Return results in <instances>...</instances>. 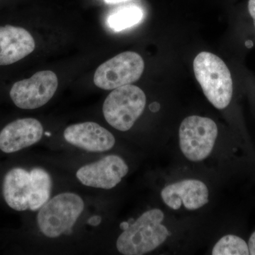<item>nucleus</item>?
Returning <instances> with one entry per match:
<instances>
[{
    "mask_svg": "<svg viewBox=\"0 0 255 255\" xmlns=\"http://www.w3.org/2000/svg\"><path fill=\"white\" fill-rule=\"evenodd\" d=\"M31 192L29 209L36 211L49 200L51 194L52 180L50 174L45 169L36 167L30 172Z\"/></svg>",
    "mask_w": 255,
    "mask_h": 255,
    "instance_id": "14",
    "label": "nucleus"
},
{
    "mask_svg": "<svg viewBox=\"0 0 255 255\" xmlns=\"http://www.w3.org/2000/svg\"><path fill=\"white\" fill-rule=\"evenodd\" d=\"M104 1H105L106 4H115L128 1V0H104Z\"/></svg>",
    "mask_w": 255,
    "mask_h": 255,
    "instance_id": "20",
    "label": "nucleus"
},
{
    "mask_svg": "<svg viewBox=\"0 0 255 255\" xmlns=\"http://www.w3.org/2000/svg\"><path fill=\"white\" fill-rule=\"evenodd\" d=\"M43 128L36 119H18L6 125L0 132V150L12 153L41 140Z\"/></svg>",
    "mask_w": 255,
    "mask_h": 255,
    "instance_id": "11",
    "label": "nucleus"
},
{
    "mask_svg": "<svg viewBox=\"0 0 255 255\" xmlns=\"http://www.w3.org/2000/svg\"><path fill=\"white\" fill-rule=\"evenodd\" d=\"M144 68L145 63L138 53L124 52L97 69L94 82L102 90H113L137 81L142 76Z\"/></svg>",
    "mask_w": 255,
    "mask_h": 255,
    "instance_id": "6",
    "label": "nucleus"
},
{
    "mask_svg": "<svg viewBox=\"0 0 255 255\" xmlns=\"http://www.w3.org/2000/svg\"><path fill=\"white\" fill-rule=\"evenodd\" d=\"M102 221V219L100 216H93V217L90 218V220L88 221L89 224L91 225V226H98L99 224Z\"/></svg>",
    "mask_w": 255,
    "mask_h": 255,
    "instance_id": "19",
    "label": "nucleus"
},
{
    "mask_svg": "<svg viewBox=\"0 0 255 255\" xmlns=\"http://www.w3.org/2000/svg\"><path fill=\"white\" fill-rule=\"evenodd\" d=\"M63 136L69 143L89 152L110 150L116 142L112 132L95 122L69 126L64 130Z\"/></svg>",
    "mask_w": 255,
    "mask_h": 255,
    "instance_id": "10",
    "label": "nucleus"
},
{
    "mask_svg": "<svg viewBox=\"0 0 255 255\" xmlns=\"http://www.w3.org/2000/svg\"><path fill=\"white\" fill-rule=\"evenodd\" d=\"M146 101L145 94L135 85L114 89L104 102V117L114 128L127 131L143 113Z\"/></svg>",
    "mask_w": 255,
    "mask_h": 255,
    "instance_id": "4",
    "label": "nucleus"
},
{
    "mask_svg": "<svg viewBox=\"0 0 255 255\" xmlns=\"http://www.w3.org/2000/svg\"><path fill=\"white\" fill-rule=\"evenodd\" d=\"M143 11L135 5L122 6L116 10L107 18L109 27L115 31H121L132 27L142 21Z\"/></svg>",
    "mask_w": 255,
    "mask_h": 255,
    "instance_id": "15",
    "label": "nucleus"
},
{
    "mask_svg": "<svg viewBox=\"0 0 255 255\" xmlns=\"http://www.w3.org/2000/svg\"><path fill=\"white\" fill-rule=\"evenodd\" d=\"M31 33L21 27L0 26V66L11 65L31 54L35 49Z\"/></svg>",
    "mask_w": 255,
    "mask_h": 255,
    "instance_id": "12",
    "label": "nucleus"
},
{
    "mask_svg": "<svg viewBox=\"0 0 255 255\" xmlns=\"http://www.w3.org/2000/svg\"><path fill=\"white\" fill-rule=\"evenodd\" d=\"M218 127L207 117L190 116L184 119L179 127V147L183 155L191 162L207 158L218 137Z\"/></svg>",
    "mask_w": 255,
    "mask_h": 255,
    "instance_id": "5",
    "label": "nucleus"
},
{
    "mask_svg": "<svg viewBox=\"0 0 255 255\" xmlns=\"http://www.w3.org/2000/svg\"><path fill=\"white\" fill-rule=\"evenodd\" d=\"M128 166L120 156H106L78 169V180L87 187L111 189L117 187L128 172Z\"/></svg>",
    "mask_w": 255,
    "mask_h": 255,
    "instance_id": "8",
    "label": "nucleus"
},
{
    "mask_svg": "<svg viewBox=\"0 0 255 255\" xmlns=\"http://www.w3.org/2000/svg\"><path fill=\"white\" fill-rule=\"evenodd\" d=\"M248 245L250 255H255V231L251 235Z\"/></svg>",
    "mask_w": 255,
    "mask_h": 255,
    "instance_id": "17",
    "label": "nucleus"
},
{
    "mask_svg": "<svg viewBox=\"0 0 255 255\" xmlns=\"http://www.w3.org/2000/svg\"><path fill=\"white\" fill-rule=\"evenodd\" d=\"M85 209L81 197L74 193H63L47 201L38 212L37 223L46 237L55 238L71 232Z\"/></svg>",
    "mask_w": 255,
    "mask_h": 255,
    "instance_id": "3",
    "label": "nucleus"
},
{
    "mask_svg": "<svg viewBox=\"0 0 255 255\" xmlns=\"http://www.w3.org/2000/svg\"><path fill=\"white\" fill-rule=\"evenodd\" d=\"M58 86L56 74L43 70L29 79L16 82L10 90V97L18 108L36 110L51 100Z\"/></svg>",
    "mask_w": 255,
    "mask_h": 255,
    "instance_id": "7",
    "label": "nucleus"
},
{
    "mask_svg": "<svg viewBox=\"0 0 255 255\" xmlns=\"http://www.w3.org/2000/svg\"><path fill=\"white\" fill-rule=\"evenodd\" d=\"M246 46L248 47V48H251L253 46V41H248L246 43Z\"/></svg>",
    "mask_w": 255,
    "mask_h": 255,
    "instance_id": "21",
    "label": "nucleus"
},
{
    "mask_svg": "<svg viewBox=\"0 0 255 255\" xmlns=\"http://www.w3.org/2000/svg\"><path fill=\"white\" fill-rule=\"evenodd\" d=\"M161 198L171 209L182 206L189 211L201 209L209 203V191L205 183L198 179H184L162 189Z\"/></svg>",
    "mask_w": 255,
    "mask_h": 255,
    "instance_id": "9",
    "label": "nucleus"
},
{
    "mask_svg": "<svg viewBox=\"0 0 255 255\" xmlns=\"http://www.w3.org/2000/svg\"><path fill=\"white\" fill-rule=\"evenodd\" d=\"M248 9H249L250 14H251L252 17L254 20L255 26V0H249Z\"/></svg>",
    "mask_w": 255,
    "mask_h": 255,
    "instance_id": "18",
    "label": "nucleus"
},
{
    "mask_svg": "<svg viewBox=\"0 0 255 255\" xmlns=\"http://www.w3.org/2000/svg\"><path fill=\"white\" fill-rule=\"evenodd\" d=\"M164 214L160 209L149 210L119 236L117 248L124 255H142L155 251L170 236L162 224Z\"/></svg>",
    "mask_w": 255,
    "mask_h": 255,
    "instance_id": "1",
    "label": "nucleus"
},
{
    "mask_svg": "<svg viewBox=\"0 0 255 255\" xmlns=\"http://www.w3.org/2000/svg\"><path fill=\"white\" fill-rule=\"evenodd\" d=\"M30 172L22 168L11 169L3 182V196L7 205L17 211L29 209Z\"/></svg>",
    "mask_w": 255,
    "mask_h": 255,
    "instance_id": "13",
    "label": "nucleus"
},
{
    "mask_svg": "<svg viewBox=\"0 0 255 255\" xmlns=\"http://www.w3.org/2000/svg\"><path fill=\"white\" fill-rule=\"evenodd\" d=\"M193 68L196 80L211 105L218 110L228 107L233 97V79L223 60L214 53L201 52L196 55Z\"/></svg>",
    "mask_w": 255,
    "mask_h": 255,
    "instance_id": "2",
    "label": "nucleus"
},
{
    "mask_svg": "<svg viewBox=\"0 0 255 255\" xmlns=\"http://www.w3.org/2000/svg\"><path fill=\"white\" fill-rule=\"evenodd\" d=\"M214 255H248V243L235 235L223 236L215 245L212 250Z\"/></svg>",
    "mask_w": 255,
    "mask_h": 255,
    "instance_id": "16",
    "label": "nucleus"
}]
</instances>
